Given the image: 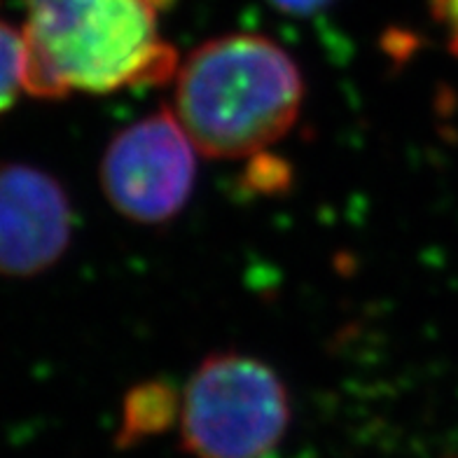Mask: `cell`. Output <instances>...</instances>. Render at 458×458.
Here are the masks:
<instances>
[{
  "label": "cell",
  "mask_w": 458,
  "mask_h": 458,
  "mask_svg": "<svg viewBox=\"0 0 458 458\" xmlns=\"http://www.w3.org/2000/svg\"><path fill=\"white\" fill-rule=\"evenodd\" d=\"M26 94L64 98L159 87L178 52L162 38L150 0H21Z\"/></svg>",
  "instance_id": "1"
},
{
  "label": "cell",
  "mask_w": 458,
  "mask_h": 458,
  "mask_svg": "<svg viewBox=\"0 0 458 458\" xmlns=\"http://www.w3.org/2000/svg\"><path fill=\"white\" fill-rule=\"evenodd\" d=\"M174 82L175 117L213 159L265 152L293 129L304 98L295 59L258 33L206 40L178 64Z\"/></svg>",
  "instance_id": "2"
},
{
  "label": "cell",
  "mask_w": 458,
  "mask_h": 458,
  "mask_svg": "<svg viewBox=\"0 0 458 458\" xmlns=\"http://www.w3.org/2000/svg\"><path fill=\"white\" fill-rule=\"evenodd\" d=\"M290 416L288 388L265 360L211 353L182 391V449L192 458H267L288 433Z\"/></svg>",
  "instance_id": "3"
},
{
  "label": "cell",
  "mask_w": 458,
  "mask_h": 458,
  "mask_svg": "<svg viewBox=\"0 0 458 458\" xmlns=\"http://www.w3.org/2000/svg\"><path fill=\"white\" fill-rule=\"evenodd\" d=\"M197 145L174 108L114 133L101 159V187L114 211L140 225H159L185 208L197 181Z\"/></svg>",
  "instance_id": "4"
},
{
  "label": "cell",
  "mask_w": 458,
  "mask_h": 458,
  "mask_svg": "<svg viewBox=\"0 0 458 458\" xmlns=\"http://www.w3.org/2000/svg\"><path fill=\"white\" fill-rule=\"evenodd\" d=\"M71 239V199L55 175L30 164H0V276L47 272Z\"/></svg>",
  "instance_id": "5"
},
{
  "label": "cell",
  "mask_w": 458,
  "mask_h": 458,
  "mask_svg": "<svg viewBox=\"0 0 458 458\" xmlns=\"http://www.w3.org/2000/svg\"><path fill=\"white\" fill-rule=\"evenodd\" d=\"M181 404L182 395H178L166 379H150L133 386L122 403L114 445L120 449H131L164 435L175 421H181Z\"/></svg>",
  "instance_id": "6"
},
{
  "label": "cell",
  "mask_w": 458,
  "mask_h": 458,
  "mask_svg": "<svg viewBox=\"0 0 458 458\" xmlns=\"http://www.w3.org/2000/svg\"><path fill=\"white\" fill-rule=\"evenodd\" d=\"M26 91L24 30L0 19V117Z\"/></svg>",
  "instance_id": "7"
},
{
  "label": "cell",
  "mask_w": 458,
  "mask_h": 458,
  "mask_svg": "<svg viewBox=\"0 0 458 458\" xmlns=\"http://www.w3.org/2000/svg\"><path fill=\"white\" fill-rule=\"evenodd\" d=\"M433 17L449 36V49L458 55V0H433Z\"/></svg>",
  "instance_id": "8"
},
{
  "label": "cell",
  "mask_w": 458,
  "mask_h": 458,
  "mask_svg": "<svg viewBox=\"0 0 458 458\" xmlns=\"http://www.w3.org/2000/svg\"><path fill=\"white\" fill-rule=\"evenodd\" d=\"M269 3L285 14H314L330 0H269Z\"/></svg>",
  "instance_id": "9"
},
{
  "label": "cell",
  "mask_w": 458,
  "mask_h": 458,
  "mask_svg": "<svg viewBox=\"0 0 458 458\" xmlns=\"http://www.w3.org/2000/svg\"><path fill=\"white\" fill-rule=\"evenodd\" d=\"M150 3H152V5H155V7H157V10H159V7H164V5H169L171 0H150Z\"/></svg>",
  "instance_id": "10"
}]
</instances>
